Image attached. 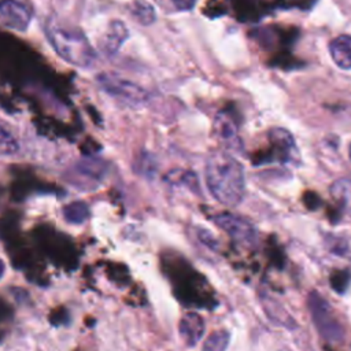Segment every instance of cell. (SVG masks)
I'll list each match as a JSON object with an SVG mask.
<instances>
[{
    "instance_id": "277c9868",
    "label": "cell",
    "mask_w": 351,
    "mask_h": 351,
    "mask_svg": "<svg viewBox=\"0 0 351 351\" xmlns=\"http://www.w3.org/2000/svg\"><path fill=\"white\" fill-rule=\"evenodd\" d=\"M96 82L107 95L129 106H141L149 97L148 92L143 86L114 73L97 74Z\"/></svg>"
},
{
    "instance_id": "d6986e66",
    "label": "cell",
    "mask_w": 351,
    "mask_h": 351,
    "mask_svg": "<svg viewBox=\"0 0 351 351\" xmlns=\"http://www.w3.org/2000/svg\"><path fill=\"white\" fill-rule=\"evenodd\" d=\"M197 237L200 239V241H202L204 245H207V247H210V248H215V247H217V240L214 239V236H213L208 230H206V229H199Z\"/></svg>"
},
{
    "instance_id": "ffe728a7",
    "label": "cell",
    "mask_w": 351,
    "mask_h": 351,
    "mask_svg": "<svg viewBox=\"0 0 351 351\" xmlns=\"http://www.w3.org/2000/svg\"><path fill=\"white\" fill-rule=\"evenodd\" d=\"M171 3L178 11H191L195 7L196 0H171Z\"/></svg>"
},
{
    "instance_id": "2e32d148",
    "label": "cell",
    "mask_w": 351,
    "mask_h": 351,
    "mask_svg": "<svg viewBox=\"0 0 351 351\" xmlns=\"http://www.w3.org/2000/svg\"><path fill=\"white\" fill-rule=\"evenodd\" d=\"M265 310H266V314L274 321V322H278V325H284V326H288V328H292L295 325L293 319L291 318L289 314H287V311L284 313V308L276 302V300H271V299H265Z\"/></svg>"
},
{
    "instance_id": "e0dca14e",
    "label": "cell",
    "mask_w": 351,
    "mask_h": 351,
    "mask_svg": "<svg viewBox=\"0 0 351 351\" xmlns=\"http://www.w3.org/2000/svg\"><path fill=\"white\" fill-rule=\"evenodd\" d=\"M230 340V333L225 329L213 332L203 343L202 351H226Z\"/></svg>"
},
{
    "instance_id": "5bb4252c",
    "label": "cell",
    "mask_w": 351,
    "mask_h": 351,
    "mask_svg": "<svg viewBox=\"0 0 351 351\" xmlns=\"http://www.w3.org/2000/svg\"><path fill=\"white\" fill-rule=\"evenodd\" d=\"M130 14L141 25H151L156 19L154 7L145 0H133V3L130 4Z\"/></svg>"
},
{
    "instance_id": "4fadbf2b",
    "label": "cell",
    "mask_w": 351,
    "mask_h": 351,
    "mask_svg": "<svg viewBox=\"0 0 351 351\" xmlns=\"http://www.w3.org/2000/svg\"><path fill=\"white\" fill-rule=\"evenodd\" d=\"M330 196L340 206L341 211L351 217V180L339 178L329 188Z\"/></svg>"
},
{
    "instance_id": "9a60e30c",
    "label": "cell",
    "mask_w": 351,
    "mask_h": 351,
    "mask_svg": "<svg viewBox=\"0 0 351 351\" xmlns=\"http://www.w3.org/2000/svg\"><path fill=\"white\" fill-rule=\"evenodd\" d=\"M63 217L70 223H82L89 217V208L84 202H73L63 207Z\"/></svg>"
},
{
    "instance_id": "9c48e42d",
    "label": "cell",
    "mask_w": 351,
    "mask_h": 351,
    "mask_svg": "<svg viewBox=\"0 0 351 351\" xmlns=\"http://www.w3.org/2000/svg\"><path fill=\"white\" fill-rule=\"evenodd\" d=\"M206 324L199 313H185L178 324V332L181 340L188 346H196L204 335Z\"/></svg>"
},
{
    "instance_id": "52a82bcc",
    "label": "cell",
    "mask_w": 351,
    "mask_h": 351,
    "mask_svg": "<svg viewBox=\"0 0 351 351\" xmlns=\"http://www.w3.org/2000/svg\"><path fill=\"white\" fill-rule=\"evenodd\" d=\"M273 158L282 163H296L299 160L298 147L292 134L282 128H273L269 132Z\"/></svg>"
},
{
    "instance_id": "8fae6325",
    "label": "cell",
    "mask_w": 351,
    "mask_h": 351,
    "mask_svg": "<svg viewBox=\"0 0 351 351\" xmlns=\"http://www.w3.org/2000/svg\"><path fill=\"white\" fill-rule=\"evenodd\" d=\"M329 53L333 63L341 70H351V36L340 34L329 43Z\"/></svg>"
},
{
    "instance_id": "7c38bea8",
    "label": "cell",
    "mask_w": 351,
    "mask_h": 351,
    "mask_svg": "<svg viewBox=\"0 0 351 351\" xmlns=\"http://www.w3.org/2000/svg\"><path fill=\"white\" fill-rule=\"evenodd\" d=\"M128 38V27L122 23V21H111L108 25L104 37L101 40V49L107 55H114L121 48L122 43Z\"/></svg>"
},
{
    "instance_id": "5b68a950",
    "label": "cell",
    "mask_w": 351,
    "mask_h": 351,
    "mask_svg": "<svg viewBox=\"0 0 351 351\" xmlns=\"http://www.w3.org/2000/svg\"><path fill=\"white\" fill-rule=\"evenodd\" d=\"M213 222L222 229L233 241L243 247H255L258 243V232L255 226L245 218L232 214L221 213L213 217Z\"/></svg>"
},
{
    "instance_id": "30bf717a",
    "label": "cell",
    "mask_w": 351,
    "mask_h": 351,
    "mask_svg": "<svg viewBox=\"0 0 351 351\" xmlns=\"http://www.w3.org/2000/svg\"><path fill=\"white\" fill-rule=\"evenodd\" d=\"M237 123L228 111H219L214 119V133L218 140L229 148H234L240 144Z\"/></svg>"
},
{
    "instance_id": "7a4b0ae2",
    "label": "cell",
    "mask_w": 351,
    "mask_h": 351,
    "mask_svg": "<svg viewBox=\"0 0 351 351\" xmlns=\"http://www.w3.org/2000/svg\"><path fill=\"white\" fill-rule=\"evenodd\" d=\"M45 34L56 53L67 63L89 67L96 60V52L82 32L48 21Z\"/></svg>"
},
{
    "instance_id": "ba28073f",
    "label": "cell",
    "mask_w": 351,
    "mask_h": 351,
    "mask_svg": "<svg viewBox=\"0 0 351 351\" xmlns=\"http://www.w3.org/2000/svg\"><path fill=\"white\" fill-rule=\"evenodd\" d=\"M32 12L19 0H0V22L18 32H25L30 23Z\"/></svg>"
},
{
    "instance_id": "3957f363",
    "label": "cell",
    "mask_w": 351,
    "mask_h": 351,
    "mask_svg": "<svg viewBox=\"0 0 351 351\" xmlns=\"http://www.w3.org/2000/svg\"><path fill=\"white\" fill-rule=\"evenodd\" d=\"M307 306L321 337L330 344L343 343L346 332L329 302L322 295L313 291L307 298Z\"/></svg>"
},
{
    "instance_id": "ac0fdd59",
    "label": "cell",
    "mask_w": 351,
    "mask_h": 351,
    "mask_svg": "<svg viewBox=\"0 0 351 351\" xmlns=\"http://www.w3.org/2000/svg\"><path fill=\"white\" fill-rule=\"evenodd\" d=\"M18 149H19V145L15 137L3 126H0V154L11 155V154H15Z\"/></svg>"
},
{
    "instance_id": "8992f818",
    "label": "cell",
    "mask_w": 351,
    "mask_h": 351,
    "mask_svg": "<svg viewBox=\"0 0 351 351\" xmlns=\"http://www.w3.org/2000/svg\"><path fill=\"white\" fill-rule=\"evenodd\" d=\"M104 177V163L97 159L80 160L70 173L69 182L80 189L96 188Z\"/></svg>"
},
{
    "instance_id": "6da1fadb",
    "label": "cell",
    "mask_w": 351,
    "mask_h": 351,
    "mask_svg": "<svg viewBox=\"0 0 351 351\" xmlns=\"http://www.w3.org/2000/svg\"><path fill=\"white\" fill-rule=\"evenodd\" d=\"M206 184L213 197L234 207L245 195V177L241 163L225 151L213 152L206 162Z\"/></svg>"
},
{
    "instance_id": "7402d4cb",
    "label": "cell",
    "mask_w": 351,
    "mask_h": 351,
    "mask_svg": "<svg viewBox=\"0 0 351 351\" xmlns=\"http://www.w3.org/2000/svg\"><path fill=\"white\" fill-rule=\"evenodd\" d=\"M348 156H350V160H351V144H350V148H348Z\"/></svg>"
},
{
    "instance_id": "44dd1931",
    "label": "cell",
    "mask_w": 351,
    "mask_h": 351,
    "mask_svg": "<svg viewBox=\"0 0 351 351\" xmlns=\"http://www.w3.org/2000/svg\"><path fill=\"white\" fill-rule=\"evenodd\" d=\"M4 271H5V263H4V261L0 258V280H1V277L4 276Z\"/></svg>"
}]
</instances>
